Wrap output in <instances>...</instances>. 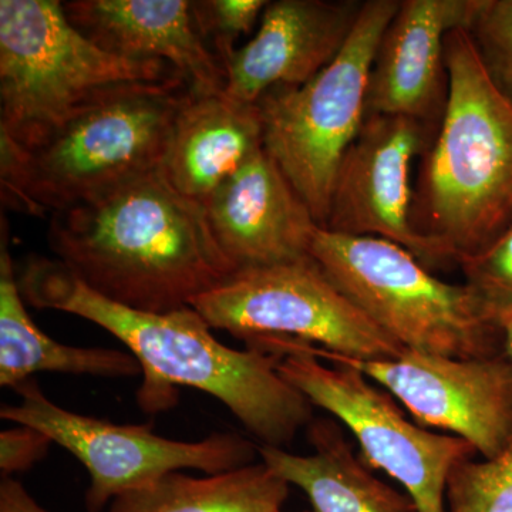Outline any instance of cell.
I'll return each mask as SVG.
<instances>
[{"label": "cell", "instance_id": "cell-8", "mask_svg": "<svg viewBox=\"0 0 512 512\" xmlns=\"http://www.w3.org/2000/svg\"><path fill=\"white\" fill-rule=\"evenodd\" d=\"M256 348L282 356L279 373L348 427L370 468L402 485L417 512H448L451 471L476 450L460 437L436 433L414 423L369 377L353 367L325 365L292 339H261Z\"/></svg>", "mask_w": 512, "mask_h": 512}, {"label": "cell", "instance_id": "cell-20", "mask_svg": "<svg viewBox=\"0 0 512 512\" xmlns=\"http://www.w3.org/2000/svg\"><path fill=\"white\" fill-rule=\"evenodd\" d=\"M289 484L265 463L207 477L181 471L117 497L109 512H282Z\"/></svg>", "mask_w": 512, "mask_h": 512}, {"label": "cell", "instance_id": "cell-16", "mask_svg": "<svg viewBox=\"0 0 512 512\" xmlns=\"http://www.w3.org/2000/svg\"><path fill=\"white\" fill-rule=\"evenodd\" d=\"M67 19L111 55L170 64L198 94L224 93L225 72L205 45L190 0H73Z\"/></svg>", "mask_w": 512, "mask_h": 512}, {"label": "cell", "instance_id": "cell-24", "mask_svg": "<svg viewBox=\"0 0 512 512\" xmlns=\"http://www.w3.org/2000/svg\"><path fill=\"white\" fill-rule=\"evenodd\" d=\"M266 0H195L191 2L195 26L205 45L222 66L234 55L235 42L261 22ZM225 72V70H224Z\"/></svg>", "mask_w": 512, "mask_h": 512}, {"label": "cell", "instance_id": "cell-4", "mask_svg": "<svg viewBox=\"0 0 512 512\" xmlns=\"http://www.w3.org/2000/svg\"><path fill=\"white\" fill-rule=\"evenodd\" d=\"M448 96L421 170L413 221L454 262L512 225V103L485 73L466 29L446 39Z\"/></svg>", "mask_w": 512, "mask_h": 512}, {"label": "cell", "instance_id": "cell-23", "mask_svg": "<svg viewBox=\"0 0 512 512\" xmlns=\"http://www.w3.org/2000/svg\"><path fill=\"white\" fill-rule=\"evenodd\" d=\"M467 32L485 73L512 103V0H480Z\"/></svg>", "mask_w": 512, "mask_h": 512}, {"label": "cell", "instance_id": "cell-9", "mask_svg": "<svg viewBox=\"0 0 512 512\" xmlns=\"http://www.w3.org/2000/svg\"><path fill=\"white\" fill-rule=\"evenodd\" d=\"M190 306L212 329L245 343L299 340L363 360L392 359L404 350L350 302L312 256L241 269Z\"/></svg>", "mask_w": 512, "mask_h": 512}, {"label": "cell", "instance_id": "cell-7", "mask_svg": "<svg viewBox=\"0 0 512 512\" xmlns=\"http://www.w3.org/2000/svg\"><path fill=\"white\" fill-rule=\"evenodd\" d=\"M399 0L363 2L338 56L303 86L275 87L258 101L264 148L311 208L328 221L339 165L366 120L367 86L384 30Z\"/></svg>", "mask_w": 512, "mask_h": 512}, {"label": "cell", "instance_id": "cell-10", "mask_svg": "<svg viewBox=\"0 0 512 512\" xmlns=\"http://www.w3.org/2000/svg\"><path fill=\"white\" fill-rule=\"evenodd\" d=\"M19 404L0 409L10 423L32 427L66 448L89 471V512H100L120 495L146 487L165 474L198 470L218 474L248 466L258 447L234 433H215L200 441L157 436L151 426H124L69 412L47 399L35 379L15 387Z\"/></svg>", "mask_w": 512, "mask_h": 512}, {"label": "cell", "instance_id": "cell-26", "mask_svg": "<svg viewBox=\"0 0 512 512\" xmlns=\"http://www.w3.org/2000/svg\"><path fill=\"white\" fill-rule=\"evenodd\" d=\"M0 512H49L37 504L23 487L22 483L13 478H3L0 483Z\"/></svg>", "mask_w": 512, "mask_h": 512}, {"label": "cell", "instance_id": "cell-13", "mask_svg": "<svg viewBox=\"0 0 512 512\" xmlns=\"http://www.w3.org/2000/svg\"><path fill=\"white\" fill-rule=\"evenodd\" d=\"M480 0H403L384 30L367 86L366 119L400 116L439 127L448 96L446 39L468 29Z\"/></svg>", "mask_w": 512, "mask_h": 512}, {"label": "cell", "instance_id": "cell-22", "mask_svg": "<svg viewBox=\"0 0 512 512\" xmlns=\"http://www.w3.org/2000/svg\"><path fill=\"white\" fill-rule=\"evenodd\" d=\"M467 288L488 318L500 326L512 313V225L487 248L457 261Z\"/></svg>", "mask_w": 512, "mask_h": 512}, {"label": "cell", "instance_id": "cell-17", "mask_svg": "<svg viewBox=\"0 0 512 512\" xmlns=\"http://www.w3.org/2000/svg\"><path fill=\"white\" fill-rule=\"evenodd\" d=\"M262 147L258 103L191 90L175 117L161 171L180 194L204 205Z\"/></svg>", "mask_w": 512, "mask_h": 512}, {"label": "cell", "instance_id": "cell-18", "mask_svg": "<svg viewBox=\"0 0 512 512\" xmlns=\"http://www.w3.org/2000/svg\"><path fill=\"white\" fill-rule=\"evenodd\" d=\"M309 441L315 450L309 456L266 446L258 456L308 495L313 512H417L409 495L376 477L330 421H312Z\"/></svg>", "mask_w": 512, "mask_h": 512}, {"label": "cell", "instance_id": "cell-19", "mask_svg": "<svg viewBox=\"0 0 512 512\" xmlns=\"http://www.w3.org/2000/svg\"><path fill=\"white\" fill-rule=\"evenodd\" d=\"M35 373L131 377L143 373L131 353L63 345L37 328L26 311L8 234L0 247V386L15 389Z\"/></svg>", "mask_w": 512, "mask_h": 512}, {"label": "cell", "instance_id": "cell-2", "mask_svg": "<svg viewBox=\"0 0 512 512\" xmlns=\"http://www.w3.org/2000/svg\"><path fill=\"white\" fill-rule=\"evenodd\" d=\"M49 244L84 285L136 311L187 308L237 272L204 205L175 190L161 170L53 214Z\"/></svg>", "mask_w": 512, "mask_h": 512}, {"label": "cell", "instance_id": "cell-14", "mask_svg": "<svg viewBox=\"0 0 512 512\" xmlns=\"http://www.w3.org/2000/svg\"><path fill=\"white\" fill-rule=\"evenodd\" d=\"M362 6L356 0L269 2L254 39L225 63V96L258 103L275 87L311 82L346 45Z\"/></svg>", "mask_w": 512, "mask_h": 512}, {"label": "cell", "instance_id": "cell-11", "mask_svg": "<svg viewBox=\"0 0 512 512\" xmlns=\"http://www.w3.org/2000/svg\"><path fill=\"white\" fill-rule=\"evenodd\" d=\"M320 360L359 370L402 404L414 423L466 440L493 458L512 440V363L505 353L457 359L404 349L397 357L363 360L316 346Z\"/></svg>", "mask_w": 512, "mask_h": 512}, {"label": "cell", "instance_id": "cell-21", "mask_svg": "<svg viewBox=\"0 0 512 512\" xmlns=\"http://www.w3.org/2000/svg\"><path fill=\"white\" fill-rule=\"evenodd\" d=\"M446 498L448 512H512V440L493 458L454 467Z\"/></svg>", "mask_w": 512, "mask_h": 512}, {"label": "cell", "instance_id": "cell-12", "mask_svg": "<svg viewBox=\"0 0 512 512\" xmlns=\"http://www.w3.org/2000/svg\"><path fill=\"white\" fill-rule=\"evenodd\" d=\"M430 128L400 116L367 117L342 158L325 229L400 245L433 271L454 262L413 221L412 165L426 153Z\"/></svg>", "mask_w": 512, "mask_h": 512}, {"label": "cell", "instance_id": "cell-1", "mask_svg": "<svg viewBox=\"0 0 512 512\" xmlns=\"http://www.w3.org/2000/svg\"><path fill=\"white\" fill-rule=\"evenodd\" d=\"M18 284L33 308L72 313L116 336L143 370L138 403L146 412L173 406V386L194 387L228 407L261 446L276 448L313 421V404L279 373L281 355L222 345L191 306L136 311L92 291L57 259L39 256L26 261Z\"/></svg>", "mask_w": 512, "mask_h": 512}, {"label": "cell", "instance_id": "cell-15", "mask_svg": "<svg viewBox=\"0 0 512 512\" xmlns=\"http://www.w3.org/2000/svg\"><path fill=\"white\" fill-rule=\"evenodd\" d=\"M204 207L218 244L237 271L311 256L319 224L264 147Z\"/></svg>", "mask_w": 512, "mask_h": 512}, {"label": "cell", "instance_id": "cell-5", "mask_svg": "<svg viewBox=\"0 0 512 512\" xmlns=\"http://www.w3.org/2000/svg\"><path fill=\"white\" fill-rule=\"evenodd\" d=\"M175 79L183 77L161 60L126 59L94 45L62 2L0 0V144L35 140L110 87Z\"/></svg>", "mask_w": 512, "mask_h": 512}, {"label": "cell", "instance_id": "cell-28", "mask_svg": "<svg viewBox=\"0 0 512 512\" xmlns=\"http://www.w3.org/2000/svg\"><path fill=\"white\" fill-rule=\"evenodd\" d=\"M305 512H313V511H305Z\"/></svg>", "mask_w": 512, "mask_h": 512}, {"label": "cell", "instance_id": "cell-25", "mask_svg": "<svg viewBox=\"0 0 512 512\" xmlns=\"http://www.w3.org/2000/svg\"><path fill=\"white\" fill-rule=\"evenodd\" d=\"M53 441L42 431L16 424L0 433V470L3 477L23 473L42 460Z\"/></svg>", "mask_w": 512, "mask_h": 512}, {"label": "cell", "instance_id": "cell-6", "mask_svg": "<svg viewBox=\"0 0 512 512\" xmlns=\"http://www.w3.org/2000/svg\"><path fill=\"white\" fill-rule=\"evenodd\" d=\"M311 256L350 302L403 349L457 359L504 352L500 326L466 284L441 281L392 241L319 227Z\"/></svg>", "mask_w": 512, "mask_h": 512}, {"label": "cell", "instance_id": "cell-27", "mask_svg": "<svg viewBox=\"0 0 512 512\" xmlns=\"http://www.w3.org/2000/svg\"><path fill=\"white\" fill-rule=\"evenodd\" d=\"M500 329L501 335H503L504 353L512 363V313L501 319Z\"/></svg>", "mask_w": 512, "mask_h": 512}, {"label": "cell", "instance_id": "cell-3", "mask_svg": "<svg viewBox=\"0 0 512 512\" xmlns=\"http://www.w3.org/2000/svg\"><path fill=\"white\" fill-rule=\"evenodd\" d=\"M191 90L184 79L120 84L29 143L0 144L3 202L45 217L161 170L175 117Z\"/></svg>", "mask_w": 512, "mask_h": 512}]
</instances>
